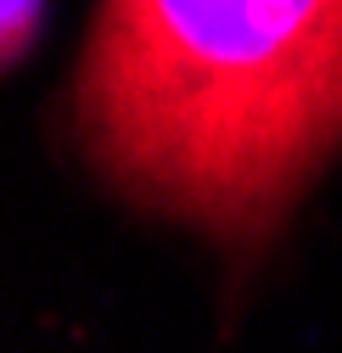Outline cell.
<instances>
[{"label": "cell", "mask_w": 342, "mask_h": 353, "mask_svg": "<svg viewBox=\"0 0 342 353\" xmlns=\"http://www.w3.org/2000/svg\"><path fill=\"white\" fill-rule=\"evenodd\" d=\"M79 135L141 202L264 236L342 141V0H101Z\"/></svg>", "instance_id": "obj_1"}, {"label": "cell", "mask_w": 342, "mask_h": 353, "mask_svg": "<svg viewBox=\"0 0 342 353\" xmlns=\"http://www.w3.org/2000/svg\"><path fill=\"white\" fill-rule=\"evenodd\" d=\"M39 23V0H6V57L17 62V51H23V39H28V28Z\"/></svg>", "instance_id": "obj_2"}]
</instances>
